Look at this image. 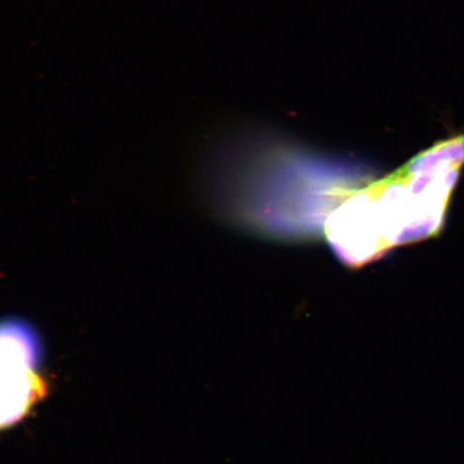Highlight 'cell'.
Returning a JSON list of instances; mask_svg holds the SVG:
<instances>
[{"label": "cell", "mask_w": 464, "mask_h": 464, "mask_svg": "<svg viewBox=\"0 0 464 464\" xmlns=\"http://www.w3.org/2000/svg\"><path fill=\"white\" fill-rule=\"evenodd\" d=\"M462 165H464V131L423 150L397 173L400 176L410 177L437 171L443 168H460Z\"/></svg>", "instance_id": "2"}, {"label": "cell", "mask_w": 464, "mask_h": 464, "mask_svg": "<svg viewBox=\"0 0 464 464\" xmlns=\"http://www.w3.org/2000/svg\"><path fill=\"white\" fill-rule=\"evenodd\" d=\"M42 362V340L31 324L0 321V431L24 420L48 393Z\"/></svg>", "instance_id": "1"}]
</instances>
